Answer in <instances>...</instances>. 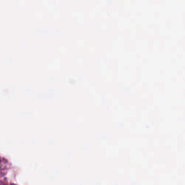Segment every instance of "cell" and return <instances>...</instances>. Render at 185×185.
Masks as SVG:
<instances>
[]
</instances>
